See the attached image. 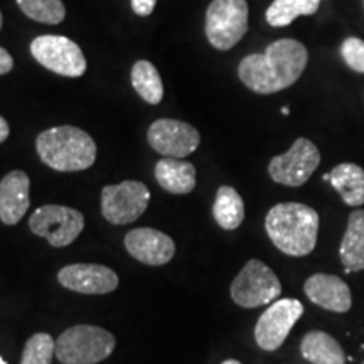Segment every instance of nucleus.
I'll list each match as a JSON object with an SVG mask.
<instances>
[{
  "label": "nucleus",
  "mask_w": 364,
  "mask_h": 364,
  "mask_svg": "<svg viewBox=\"0 0 364 364\" xmlns=\"http://www.w3.org/2000/svg\"><path fill=\"white\" fill-rule=\"evenodd\" d=\"M309 53L295 39H279L263 53L241 59L238 76L247 88L258 95H272L289 88L306 71Z\"/></svg>",
  "instance_id": "nucleus-1"
},
{
  "label": "nucleus",
  "mask_w": 364,
  "mask_h": 364,
  "mask_svg": "<svg viewBox=\"0 0 364 364\" xmlns=\"http://www.w3.org/2000/svg\"><path fill=\"white\" fill-rule=\"evenodd\" d=\"M265 230L272 243L289 257L312 253L318 236L317 211L302 203H280L265 218Z\"/></svg>",
  "instance_id": "nucleus-2"
},
{
  "label": "nucleus",
  "mask_w": 364,
  "mask_h": 364,
  "mask_svg": "<svg viewBox=\"0 0 364 364\" xmlns=\"http://www.w3.org/2000/svg\"><path fill=\"white\" fill-rule=\"evenodd\" d=\"M36 150L46 166L59 172L86 171L97 161V144L90 134L73 125L44 130Z\"/></svg>",
  "instance_id": "nucleus-3"
},
{
  "label": "nucleus",
  "mask_w": 364,
  "mask_h": 364,
  "mask_svg": "<svg viewBox=\"0 0 364 364\" xmlns=\"http://www.w3.org/2000/svg\"><path fill=\"white\" fill-rule=\"evenodd\" d=\"M117 339L98 326L78 324L56 339V358L61 364H97L115 351Z\"/></svg>",
  "instance_id": "nucleus-4"
},
{
  "label": "nucleus",
  "mask_w": 364,
  "mask_h": 364,
  "mask_svg": "<svg viewBox=\"0 0 364 364\" xmlns=\"http://www.w3.org/2000/svg\"><path fill=\"white\" fill-rule=\"evenodd\" d=\"M248 31L247 0H213L206 12V38L213 48L230 51Z\"/></svg>",
  "instance_id": "nucleus-5"
},
{
  "label": "nucleus",
  "mask_w": 364,
  "mask_h": 364,
  "mask_svg": "<svg viewBox=\"0 0 364 364\" xmlns=\"http://www.w3.org/2000/svg\"><path fill=\"white\" fill-rule=\"evenodd\" d=\"M231 299L243 309L268 306L282 294L279 277L260 260H250L231 284Z\"/></svg>",
  "instance_id": "nucleus-6"
},
{
  "label": "nucleus",
  "mask_w": 364,
  "mask_h": 364,
  "mask_svg": "<svg viewBox=\"0 0 364 364\" xmlns=\"http://www.w3.org/2000/svg\"><path fill=\"white\" fill-rule=\"evenodd\" d=\"M29 228L54 248L71 245L85 228V216L76 209L61 204H46L29 218Z\"/></svg>",
  "instance_id": "nucleus-7"
},
{
  "label": "nucleus",
  "mask_w": 364,
  "mask_h": 364,
  "mask_svg": "<svg viewBox=\"0 0 364 364\" xmlns=\"http://www.w3.org/2000/svg\"><path fill=\"white\" fill-rule=\"evenodd\" d=\"M31 54L46 70L66 78H80L86 71L83 51L75 41L65 36H39L31 43Z\"/></svg>",
  "instance_id": "nucleus-8"
},
{
  "label": "nucleus",
  "mask_w": 364,
  "mask_h": 364,
  "mask_svg": "<svg viewBox=\"0 0 364 364\" xmlns=\"http://www.w3.org/2000/svg\"><path fill=\"white\" fill-rule=\"evenodd\" d=\"M150 201V191L144 182L124 181L105 186L102 191L103 218L112 225H130L144 215Z\"/></svg>",
  "instance_id": "nucleus-9"
},
{
  "label": "nucleus",
  "mask_w": 364,
  "mask_h": 364,
  "mask_svg": "<svg viewBox=\"0 0 364 364\" xmlns=\"http://www.w3.org/2000/svg\"><path fill=\"white\" fill-rule=\"evenodd\" d=\"M321 164V152L309 139L300 136L289 152L273 157L268 164V174L275 182L289 188H299L311 179Z\"/></svg>",
  "instance_id": "nucleus-10"
},
{
  "label": "nucleus",
  "mask_w": 364,
  "mask_h": 364,
  "mask_svg": "<svg viewBox=\"0 0 364 364\" xmlns=\"http://www.w3.org/2000/svg\"><path fill=\"white\" fill-rule=\"evenodd\" d=\"M304 306L295 299L275 300L265 312L258 318L255 326V341L258 348L263 351H277L285 339L289 338L290 331L294 329L295 322L302 317Z\"/></svg>",
  "instance_id": "nucleus-11"
},
{
  "label": "nucleus",
  "mask_w": 364,
  "mask_h": 364,
  "mask_svg": "<svg viewBox=\"0 0 364 364\" xmlns=\"http://www.w3.org/2000/svg\"><path fill=\"white\" fill-rule=\"evenodd\" d=\"M147 142L162 156L184 159L199 147L201 135L193 125L186 124V122L161 118L149 127Z\"/></svg>",
  "instance_id": "nucleus-12"
},
{
  "label": "nucleus",
  "mask_w": 364,
  "mask_h": 364,
  "mask_svg": "<svg viewBox=\"0 0 364 364\" xmlns=\"http://www.w3.org/2000/svg\"><path fill=\"white\" fill-rule=\"evenodd\" d=\"M58 280L65 289L85 295H103L118 289L115 270L97 263H73L58 272Z\"/></svg>",
  "instance_id": "nucleus-13"
},
{
  "label": "nucleus",
  "mask_w": 364,
  "mask_h": 364,
  "mask_svg": "<svg viewBox=\"0 0 364 364\" xmlns=\"http://www.w3.org/2000/svg\"><path fill=\"white\" fill-rule=\"evenodd\" d=\"M125 248L136 262L150 267L166 265L176 255L174 240L154 228L130 230L125 236Z\"/></svg>",
  "instance_id": "nucleus-14"
},
{
  "label": "nucleus",
  "mask_w": 364,
  "mask_h": 364,
  "mask_svg": "<svg viewBox=\"0 0 364 364\" xmlns=\"http://www.w3.org/2000/svg\"><path fill=\"white\" fill-rule=\"evenodd\" d=\"M304 292L311 302L326 311L344 314L353 306V295L349 285L343 279L327 273H316L304 284Z\"/></svg>",
  "instance_id": "nucleus-15"
},
{
  "label": "nucleus",
  "mask_w": 364,
  "mask_h": 364,
  "mask_svg": "<svg viewBox=\"0 0 364 364\" xmlns=\"http://www.w3.org/2000/svg\"><path fill=\"white\" fill-rule=\"evenodd\" d=\"M31 181L24 171H12L0 181V221L14 226L29 209Z\"/></svg>",
  "instance_id": "nucleus-16"
},
{
  "label": "nucleus",
  "mask_w": 364,
  "mask_h": 364,
  "mask_svg": "<svg viewBox=\"0 0 364 364\" xmlns=\"http://www.w3.org/2000/svg\"><path fill=\"white\" fill-rule=\"evenodd\" d=\"M156 179L171 194H189L196 188V167L181 159L166 157L157 162Z\"/></svg>",
  "instance_id": "nucleus-17"
},
{
  "label": "nucleus",
  "mask_w": 364,
  "mask_h": 364,
  "mask_svg": "<svg viewBox=\"0 0 364 364\" xmlns=\"http://www.w3.org/2000/svg\"><path fill=\"white\" fill-rule=\"evenodd\" d=\"M339 257L346 272L364 270V209H356L349 215L348 228L341 241Z\"/></svg>",
  "instance_id": "nucleus-18"
},
{
  "label": "nucleus",
  "mask_w": 364,
  "mask_h": 364,
  "mask_svg": "<svg viewBox=\"0 0 364 364\" xmlns=\"http://www.w3.org/2000/svg\"><path fill=\"white\" fill-rule=\"evenodd\" d=\"M300 353L312 364H344L346 354L332 336L322 331H311L300 343Z\"/></svg>",
  "instance_id": "nucleus-19"
},
{
  "label": "nucleus",
  "mask_w": 364,
  "mask_h": 364,
  "mask_svg": "<svg viewBox=\"0 0 364 364\" xmlns=\"http://www.w3.org/2000/svg\"><path fill=\"white\" fill-rule=\"evenodd\" d=\"M331 184L348 206L364 204V169L356 164L344 162L331 171Z\"/></svg>",
  "instance_id": "nucleus-20"
},
{
  "label": "nucleus",
  "mask_w": 364,
  "mask_h": 364,
  "mask_svg": "<svg viewBox=\"0 0 364 364\" xmlns=\"http://www.w3.org/2000/svg\"><path fill=\"white\" fill-rule=\"evenodd\" d=\"M213 216L223 230H236L245 220V203L238 191L231 186H221L213 204Z\"/></svg>",
  "instance_id": "nucleus-21"
},
{
  "label": "nucleus",
  "mask_w": 364,
  "mask_h": 364,
  "mask_svg": "<svg viewBox=\"0 0 364 364\" xmlns=\"http://www.w3.org/2000/svg\"><path fill=\"white\" fill-rule=\"evenodd\" d=\"M132 86L149 105H159L164 98V85L157 68L150 61H136L132 68Z\"/></svg>",
  "instance_id": "nucleus-22"
},
{
  "label": "nucleus",
  "mask_w": 364,
  "mask_h": 364,
  "mask_svg": "<svg viewBox=\"0 0 364 364\" xmlns=\"http://www.w3.org/2000/svg\"><path fill=\"white\" fill-rule=\"evenodd\" d=\"M321 0H275L267 9L265 19L273 27L290 26L300 16H314Z\"/></svg>",
  "instance_id": "nucleus-23"
},
{
  "label": "nucleus",
  "mask_w": 364,
  "mask_h": 364,
  "mask_svg": "<svg viewBox=\"0 0 364 364\" xmlns=\"http://www.w3.org/2000/svg\"><path fill=\"white\" fill-rule=\"evenodd\" d=\"M17 6L29 19L41 24H61L66 17L65 4L61 0H17Z\"/></svg>",
  "instance_id": "nucleus-24"
},
{
  "label": "nucleus",
  "mask_w": 364,
  "mask_h": 364,
  "mask_svg": "<svg viewBox=\"0 0 364 364\" xmlns=\"http://www.w3.org/2000/svg\"><path fill=\"white\" fill-rule=\"evenodd\" d=\"M56 356V341L48 332H38L27 339L21 364H51Z\"/></svg>",
  "instance_id": "nucleus-25"
},
{
  "label": "nucleus",
  "mask_w": 364,
  "mask_h": 364,
  "mask_svg": "<svg viewBox=\"0 0 364 364\" xmlns=\"http://www.w3.org/2000/svg\"><path fill=\"white\" fill-rule=\"evenodd\" d=\"M341 56L353 71L364 75V41L358 38H348L341 44Z\"/></svg>",
  "instance_id": "nucleus-26"
},
{
  "label": "nucleus",
  "mask_w": 364,
  "mask_h": 364,
  "mask_svg": "<svg viewBox=\"0 0 364 364\" xmlns=\"http://www.w3.org/2000/svg\"><path fill=\"white\" fill-rule=\"evenodd\" d=\"M157 0H132V11H134L136 16L147 17L154 12Z\"/></svg>",
  "instance_id": "nucleus-27"
},
{
  "label": "nucleus",
  "mask_w": 364,
  "mask_h": 364,
  "mask_svg": "<svg viewBox=\"0 0 364 364\" xmlns=\"http://www.w3.org/2000/svg\"><path fill=\"white\" fill-rule=\"evenodd\" d=\"M14 68V59L7 49L0 48V75H7Z\"/></svg>",
  "instance_id": "nucleus-28"
},
{
  "label": "nucleus",
  "mask_w": 364,
  "mask_h": 364,
  "mask_svg": "<svg viewBox=\"0 0 364 364\" xmlns=\"http://www.w3.org/2000/svg\"><path fill=\"white\" fill-rule=\"evenodd\" d=\"M9 134H11V129H9V124L6 118L0 117V144L6 142L9 139Z\"/></svg>",
  "instance_id": "nucleus-29"
},
{
  "label": "nucleus",
  "mask_w": 364,
  "mask_h": 364,
  "mask_svg": "<svg viewBox=\"0 0 364 364\" xmlns=\"http://www.w3.org/2000/svg\"><path fill=\"white\" fill-rule=\"evenodd\" d=\"M221 364H241V363L236 361V359H226V361L221 363Z\"/></svg>",
  "instance_id": "nucleus-30"
},
{
  "label": "nucleus",
  "mask_w": 364,
  "mask_h": 364,
  "mask_svg": "<svg viewBox=\"0 0 364 364\" xmlns=\"http://www.w3.org/2000/svg\"><path fill=\"white\" fill-rule=\"evenodd\" d=\"M282 113H284V115H289L290 110H289V108H287V107H284V108H282Z\"/></svg>",
  "instance_id": "nucleus-31"
},
{
  "label": "nucleus",
  "mask_w": 364,
  "mask_h": 364,
  "mask_svg": "<svg viewBox=\"0 0 364 364\" xmlns=\"http://www.w3.org/2000/svg\"><path fill=\"white\" fill-rule=\"evenodd\" d=\"M2 24H4V17H2V12H0V29H2Z\"/></svg>",
  "instance_id": "nucleus-32"
},
{
  "label": "nucleus",
  "mask_w": 364,
  "mask_h": 364,
  "mask_svg": "<svg viewBox=\"0 0 364 364\" xmlns=\"http://www.w3.org/2000/svg\"><path fill=\"white\" fill-rule=\"evenodd\" d=\"M0 364H7V363L2 359V356H0Z\"/></svg>",
  "instance_id": "nucleus-33"
},
{
  "label": "nucleus",
  "mask_w": 364,
  "mask_h": 364,
  "mask_svg": "<svg viewBox=\"0 0 364 364\" xmlns=\"http://www.w3.org/2000/svg\"><path fill=\"white\" fill-rule=\"evenodd\" d=\"M363 364H364V363H363Z\"/></svg>",
  "instance_id": "nucleus-34"
}]
</instances>
